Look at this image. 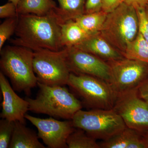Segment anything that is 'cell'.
I'll use <instances>...</instances> for the list:
<instances>
[{"mask_svg":"<svg viewBox=\"0 0 148 148\" xmlns=\"http://www.w3.org/2000/svg\"><path fill=\"white\" fill-rule=\"evenodd\" d=\"M33 67L38 82L47 85H67L71 73L66 47L58 51L47 49L34 51Z\"/></svg>","mask_w":148,"mask_h":148,"instance_id":"52a82bcc","label":"cell"},{"mask_svg":"<svg viewBox=\"0 0 148 148\" xmlns=\"http://www.w3.org/2000/svg\"><path fill=\"white\" fill-rule=\"evenodd\" d=\"M122 54L124 58L148 64V43L140 32Z\"/></svg>","mask_w":148,"mask_h":148,"instance_id":"d6986e66","label":"cell"},{"mask_svg":"<svg viewBox=\"0 0 148 148\" xmlns=\"http://www.w3.org/2000/svg\"><path fill=\"white\" fill-rule=\"evenodd\" d=\"M25 118L36 127L39 138L48 147L68 148L67 139L75 128L71 120L60 121L52 117L41 119L27 114Z\"/></svg>","mask_w":148,"mask_h":148,"instance_id":"8fae6325","label":"cell"},{"mask_svg":"<svg viewBox=\"0 0 148 148\" xmlns=\"http://www.w3.org/2000/svg\"><path fill=\"white\" fill-rule=\"evenodd\" d=\"M14 128L9 148H45L40 142L38 134L26 127L25 124L14 121Z\"/></svg>","mask_w":148,"mask_h":148,"instance_id":"9a60e30c","label":"cell"},{"mask_svg":"<svg viewBox=\"0 0 148 148\" xmlns=\"http://www.w3.org/2000/svg\"><path fill=\"white\" fill-rule=\"evenodd\" d=\"M112 79L110 84L117 95L138 89L148 74V64L124 58L109 61Z\"/></svg>","mask_w":148,"mask_h":148,"instance_id":"ba28073f","label":"cell"},{"mask_svg":"<svg viewBox=\"0 0 148 148\" xmlns=\"http://www.w3.org/2000/svg\"><path fill=\"white\" fill-rule=\"evenodd\" d=\"M74 47L109 61L124 58L119 51L101 36L100 32L90 36Z\"/></svg>","mask_w":148,"mask_h":148,"instance_id":"4fadbf2b","label":"cell"},{"mask_svg":"<svg viewBox=\"0 0 148 148\" xmlns=\"http://www.w3.org/2000/svg\"><path fill=\"white\" fill-rule=\"evenodd\" d=\"M124 2L136 8H145L148 5V0H124Z\"/></svg>","mask_w":148,"mask_h":148,"instance_id":"f1b7e54d","label":"cell"},{"mask_svg":"<svg viewBox=\"0 0 148 148\" xmlns=\"http://www.w3.org/2000/svg\"><path fill=\"white\" fill-rule=\"evenodd\" d=\"M139 21V32L148 43V16L145 8H135Z\"/></svg>","mask_w":148,"mask_h":148,"instance_id":"cb8c5ba5","label":"cell"},{"mask_svg":"<svg viewBox=\"0 0 148 148\" xmlns=\"http://www.w3.org/2000/svg\"><path fill=\"white\" fill-rule=\"evenodd\" d=\"M57 8L53 0H19L17 12L18 15L33 14L42 16L47 15Z\"/></svg>","mask_w":148,"mask_h":148,"instance_id":"e0dca14e","label":"cell"},{"mask_svg":"<svg viewBox=\"0 0 148 148\" xmlns=\"http://www.w3.org/2000/svg\"><path fill=\"white\" fill-rule=\"evenodd\" d=\"M99 144L101 148H146L143 135L127 126L115 136Z\"/></svg>","mask_w":148,"mask_h":148,"instance_id":"5bb4252c","label":"cell"},{"mask_svg":"<svg viewBox=\"0 0 148 148\" xmlns=\"http://www.w3.org/2000/svg\"><path fill=\"white\" fill-rule=\"evenodd\" d=\"M142 135L143 140L145 145L146 148H148V131Z\"/></svg>","mask_w":148,"mask_h":148,"instance_id":"f546056e","label":"cell"},{"mask_svg":"<svg viewBox=\"0 0 148 148\" xmlns=\"http://www.w3.org/2000/svg\"><path fill=\"white\" fill-rule=\"evenodd\" d=\"M139 21L136 9L123 2L108 14L100 34L121 53L137 36Z\"/></svg>","mask_w":148,"mask_h":148,"instance_id":"277c9868","label":"cell"},{"mask_svg":"<svg viewBox=\"0 0 148 148\" xmlns=\"http://www.w3.org/2000/svg\"><path fill=\"white\" fill-rule=\"evenodd\" d=\"M146 12H147V14L148 16V4L145 7Z\"/></svg>","mask_w":148,"mask_h":148,"instance_id":"1f68e13d","label":"cell"},{"mask_svg":"<svg viewBox=\"0 0 148 148\" xmlns=\"http://www.w3.org/2000/svg\"><path fill=\"white\" fill-rule=\"evenodd\" d=\"M61 26V43L64 48L75 46L92 36L83 29L74 19L64 21Z\"/></svg>","mask_w":148,"mask_h":148,"instance_id":"2e32d148","label":"cell"},{"mask_svg":"<svg viewBox=\"0 0 148 148\" xmlns=\"http://www.w3.org/2000/svg\"><path fill=\"white\" fill-rule=\"evenodd\" d=\"M1 72L10 79L12 88L28 95L36 87L38 79L34 71V51L16 45L7 46L1 51Z\"/></svg>","mask_w":148,"mask_h":148,"instance_id":"7a4b0ae2","label":"cell"},{"mask_svg":"<svg viewBox=\"0 0 148 148\" xmlns=\"http://www.w3.org/2000/svg\"><path fill=\"white\" fill-rule=\"evenodd\" d=\"M0 88L3 95L0 116L10 121L26 124L25 116L29 111V103L15 93L2 72H0Z\"/></svg>","mask_w":148,"mask_h":148,"instance_id":"7c38bea8","label":"cell"},{"mask_svg":"<svg viewBox=\"0 0 148 148\" xmlns=\"http://www.w3.org/2000/svg\"><path fill=\"white\" fill-rule=\"evenodd\" d=\"M139 95L148 105V79L145 80L138 88Z\"/></svg>","mask_w":148,"mask_h":148,"instance_id":"83f0119b","label":"cell"},{"mask_svg":"<svg viewBox=\"0 0 148 148\" xmlns=\"http://www.w3.org/2000/svg\"></svg>","mask_w":148,"mask_h":148,"instance_id":"d6a6232c","label":"cell"},{"mask_svg":"<svg viewBox=\"0 0 148 148\" xmlns=\"http://www.w3.org/2000/svg\"><path fill=\"white\" fill-rule=\"evenodd\" d=\"M39 91L36 98L27 97L29 111L57 119L71 120L82 104L64 86H49L38 82Z\"/></svg>","mask_w":148,"mask_h":148,"instance_id":"3957f363","label":"cell"},{"mask_svg":"<svg viewBox=\"0 0 148 148\" xmlns=\"http://www.w3.org/2000/svg\"><path fill=\"white\" fill-rule=\"evenodd\" d=\"M59 7L56 11L64 21L75 19L84 14L86 0H57Z\"/></svg>","mask_w":148,"mask_h":148,"instance_id":"ffe728a7","label":"cell"},{"mask_svg":"<svg viewBox=\"0 0 148 148\" xmlns=\"http://www.w3.org/2000/svg\"><path fill=\"white\" fill-rule=\"evenodd\" d=\"M92 109H112L117 94L108 82L95 77L71 73L67 84Z\"/></svg>","mask_w":148,"mask_h":148,"instance_id":"8992f818","label":"cell"},{"mask_svg":"<svg viewBox=\"0 0 148 148\" xmlns=\"http://www.w3.org/2000/svg\"><path fill=\"white\" fill-rule=\"evenodd\" d=\"M18 21V16L7 18L0 25V51L5 42L15 33Z\"/></svg>","mask_w":148,"mask_h":148,"instance_id":"7402d4cb","label":"cell"},{"mask_svg":"<svg viewBox=\"0 0 148 148\" xmlns=\"http://www.w3.org/2000/svg\"><path fill=\"white\" fill-rule=\"evenodd\" d=\"M18 16L17 7L14 3L9 1L0 6V18H7Z\"/></svg>","mask_w":148,"mask_h":148,"instance_id":"d4e9b609","label":"cell"},{"mask_svg":"<svg viewBox=\"0 0 148 148\" xmlns=\"http://www.w3.org/2000/svg\"><path fill=\"white\" fill-rule=\"evenodd\" d=\"M113 109L127 127L142 134L148 131V105L140 97L138 89L118 94Z\"/></svg>","mask_w":148,"mask_h":148,"instance_id":"9c48e42d","label":"cell"},{"mask_svg":"<svg viewBox=\"0 0 148 148\" xmlns=\"http://www.w3.org/2000/svg\"><path fill=\"white\" fill-rule=\"evenodd\" d=\"M123 2L124 0H102V10L108 13Z\"/></svg>","mask_w":148,"mask_h":148,"instance_id":"4316f807","label":"cell"},{"mask_svg":"<svg viewBox=\"0 0 148 148\" xmlns=\"http://www.w3.org/2000/svg\"><path fill=\"white\" fill-rule=\"evenodd\" d=\"M69 67L72 73L88 75L110 84L112 79L110 66L102 58L74 47H66Z\"/></svg>","mask_w":148,"mask_h":148,"instance_id":"30bf717a","label":"cell"},{"mask_svg":"<svg viewBox=\"0 0 148 148\" xmlns=\"http://www.w3.org/2000/svg\"><path fill=\"white\" fill-rule=\"evenodd\" d=\"M108 14L101 10L93 13L84 14L74 20L85 31L90 34L94 35L100 33Z\"/></svg>","mask_w":148,"mask_h":148,"instance_id":"ac0fdd59","label":"cell"},{"mask_svg":"<svg viewBox=\"0 0 148 148\" xmlns=\"http://www.w3.org/2000/svg\"><path fill=\"white\" fill-rule=\"evenodd\" d=\"M56 8L44 16L18 15L15 32L16 38L12 40L11 43L34 51L40 49L58 51L64 49L61 43V24L64 21Z\"/></svg>","mask_w":148,"mask_h":148,"instance_id":"6da1fadb","label":"cell"},{"mask_svg":"<svg viewBox=\"0 0 148 148\" xmlns=\"http://www.w3.org/2000/svg\"><path fill=\"white\" fill-rule=\"evenodd\" d=\"M19 1V0H9V1L14 3L16 5V7H17V4H18Z\"/></svg>","mask_w":148,"mask_h":148,"instance_id":"4dcf8cb0","label":"cell"},{"mask_svg":"<svg viewBox=\"0 0 148 148\" xmlns=\"http://www.w3.org/2000/svg\"><path fill=\"white\" fill-rule=\"evenodd\" d=\"M96 139L79 128L74 130L67 140L68 148H101Z\"/></svg>","mask_w":148,"mask_h":148,"instance_id":"44dd1931","label":"cell"},{"mask_svg":"<svg viewBox=\"0 0 148 148\" xmlns=\"http://www.w3.org/2000/svg\"><path fill=\"white\" fill-rule=\"evenodd\" d=\"M14 125V121L4 119H2L0 121V148L9 147Z\"/></svg>","mask_w":148,"mask_h":148,"instance_id":"603a6c76","label":"cell"},{"mask_svg":"<svg viewBox=\"0 0 148 148\" xmlns=\"http://www.w3.org/2000/svg\"><path fill=\"white\" fill-rule=\"evenodd\" d=\"M102 0H86L84 14L91 13L102 10Z\"/></svg>","mask_w":148,"mask_h":148,"instance_id":"484cf974","label":"cell"},{"mask_svg":"<svg viewBox=\"0 0 148 148\" xmlns=\"http://www.w3.org/2000/svg\"><path fill=\"white\" fill-rule=\"evenodd\" d=\"M71 121L75 128L84 130L96 140L106 141L126 127L121 117L113 109L80 110Z\"/></svg>","mask_w":148,"mask_h":148,"instance_id":"5b68a950","label":"cell"}]
</instances>
